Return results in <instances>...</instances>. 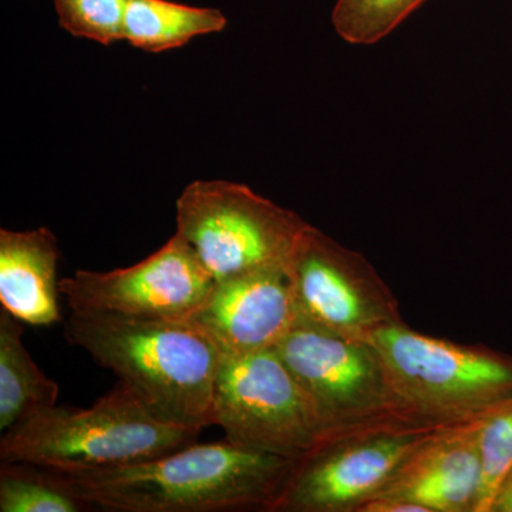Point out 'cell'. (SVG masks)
<instances>
[{"mask_svg":"<svg viewBox=\"0 0 512 512\" xmlns=\"http://www.w3.org/2000/svg\"><path fill=\"white\" fill-rule=\"evenodd\" d=\"M0 308V430L8 431L57 406L59 386L23 345L25 328Z\"/></svg>","mask_w":512,"mask_h":512,"instance_id":"obj_14","label":"cell"},{"mask_svg":"<svg viewBox=\"0 0 512 512\" xmlns=\"http://www.w3.org/2000/svg\"><path fill=\"white\" fill-rule=\"evenodd\" d=\"M286 269L302 322L357 340L404 322L392 289L365 256L313 225Z\"/></svg>","mask_w":512,"mask_h":512,"instance_id":"obj_9","label":"cell"},{"mask_svg":"<svg viewBox=\"0 0 512 512\" xmlns=\"http://www.w3.org/2000/svg\"><path fill=\"white\" fill-rule=\"evenodd\" d=\"M286 266L215 282L188 322L210 336L222 355L275 349L299 319Z\"/></svg>","mask_w":512,"mask_h":512,"instance_id":"obj_11","label":"cell"},{"mask_svg":"<svg viewBox=\"0 0 512 512\" xmlns=\"http://www.w3.org/2000/svg\"><path fill=\"white\" fill-rule=\"evenodd\" d=\"M427 0H338L332 12L336 33L350 45L369 46L389 36Z\"/></svg>","mask_w":512,"mask_h":512,"instance_id":"obj_17","label":"cell"},{"mask_svg":"<svg viewBox=\"0 0 512 512\" xmlns=\"http://www.w3.org/2000/svg\"><path fill=\"white\" fill-rule=\"evenodd\" d=\"M67 342L110 370L154 419L204 430L212 426L221 350L188 320L72 312Z\"/></svg>","mask_w":512,"mask_h":512,"instance_id":"obj_2","label":"cell"},{"mask_svg":"<svg viewBox=\"0 0 512 512\" xmlns=\"http://www.w3.org/2000/svg\"><path fill=\"white\" fill-rule=\"evenodd\" d=\"M293 460L224 439L180 448L144 463L52 468L94 510L109 512H269Z\"/></svg>","mask_w":512,"mask_h":512,"instance_id":"obj_1","label":"cell"},{"mask_svg":"<svg viewBox=\"0 0 512 512\" xmlns=\"http://www.w3.org/2000/svg\"><path fill=\"white\" fill-rule=\"evenodd\" d=\"M367 342L410 412L424 423H474L512 397L508 353L424 335L406 322L377 330Z\"/></svg>","mask_w":512,"mask_h":512,"instance_id":"obj_4","label":"cell"},{"mask_svg":"<svg viewBox=\"0 0 512 512\" xmlns=\"http://www.w3.org/2000/svg\"><path fill=\"white\" fill-rule=\"evenodd\" d=\"M481 491L478 512H488L498 484L512 466V397L478 424Z\"/></svg>","mask_w":512,"mask_h":512,"instance_id":"obj_18","label":"cell"},{"mask_svg":"<svg viewBox=\"0 0 512 512\" xmlns=\"http://www.w3.org/2000/svg\"><path fill=\"white\" fill-rule=\"evenodd\" d=\"M202 430L161 423L117 384L89 409L53 407L0 440V461L52 468L144 463L197 443Z\"/></svg>","mask_w":512,"mask_h":512,"instance_id":"obj_3","label":"cell"},{"mask_svg":"<svg viewBox=\"0 0 512 512\" xmlns=\"http://www.w3.org/2000/svg\"><path fill=\"white\" fill-rule=\"evenodd\" d=\"M488 512H512V466L494 491Z\"/></svg>","mask_w":512,"mask_h":512,"instance_id":"obj_20","label":"cell"},{"mask_svg":"<svg viewBox=\"0 0 512 512\" xmlns=\"http://www.w3.org/2000/svg\"><path fill=\"white\" fill-rule=\"evenodd\" d=\"M60 26L100 45L124 40L128 0H53Z\"/></svg>","mask_w":512,"mask_h":512,"instance_id":"obj_19","label":"cell"},{"mask_svg":"<svg viewBox=\"0 0 512 512\" xmlns=\"http://www.w3.org/2000/svg\"><path fill=\"white\" fill-rule=\"evenodd\" d=\"M212 426L237 446L291 460L319 441L305 397L275 349L221 355Z\"/></svg>","mask_w":512,"mask_h":512,"instance_id":"obj_8","label":"cell"},{"mask_svg":"<svg viewBox=\"0 0 512 512\" xmlns=\"http://www.w3.org/2000/svg\"><path fill=\"white\" fill-rule=\"evenodd\" d=\"M215 279L180 234L128 268L79 269L60 279L72 312L113 313L140 319L188 320L204 305Z\"/></svg>","mask_w":512,"mask_h":512,"instance_id":"obj_10","label":"cell"},{"mask_svg":"<svg viewBox=\"0 0 512 512\" xmlns=\"http://www.w3.org/2000/svg\"><path fill=\"white\" fill-rule=\"evenodd\" d=\"M478 424L480 420L436 431L403 461L377 497L410 501L424 512H478Z\"/></svg>","mask_w":512,"mask_h":512,"instance_id":"obj_12","label":"cell"},{"mask_svg":"<svg viewBox=\"0 0 512 512\" xmlns=\"http://www.w3.org/2000/svg\"><path fill=\"white\" fill-rule=\"evenodd\" d=\"M225 28L227 18L218 9L195 8L171 0H128L124 40L137 49L160 53Z\"/></svg>","mask_w":512,"mask_h":512,"instance_id":"obj_15","label":"cell"},{"mask_svg":"<svg viewBox=\"0 0 512 512\" xmlns=\"http://www.w3.org/2000/svg\"><path fill=\"white\" fill-rule=\"evenodd\" d=\"M311 227L244 184L195 181L177 200V234L195 249L215 279L286 266Z\"/></svg>","mask_w":512,"mask_h":512,"instance_id":"obj_6","label":"cell"},{"mask_svg":"<svg viewBox=\"0 0 512 512\" xmlns=\"http://www.w3.org/2000/svg\"><path fill=\"white\" fill-rule=\"evenodd\" d=\"M275 350L305 397L319 440L392 421H420L367 340L298 320Z\"/></svg>","mask_w":512,"mask_h":512,"instance_id":"obj_5","label":"cell"},{"mask_svg":"<svg viewBox=\"0 0 512 512\" xmlns=\"http://www.w3.org/2000/svg\"><path fill=\"white\" fill-rule=\"evenodd\" d=\"M450 426L403 420L325 437L293 460L269 512H359L410 454Z\"/></svg>","mask_w":512,"mask_h":512,"instance_id":"obj_7","label":"cell"},{"mask_svg":"<svg viewBox=\"0 0 512 512\" xmlns=\"http://www.w3.org/2000/svg\"><path fill=\"white\" fill-rule=\"evenodd\" d=\"M94 507L52 468L2 461L0 512H87Z\"/></svg>","mask_w":512,"mask_h":512,"instance_id":"obj_16","label":"cell"},{"mask_svg":"<svg viewBox=\"0 0 512 512\" xmlns=\"http://www.w3.org/2000/svg\"><path fill=\"white\" fill-rule=\"evenodd\" d=\"M59 244L47 228L0 229V305L30 326L60 320Z\"/></svg>","mask_w":512,"mask_h":512,"instance_id":"obj_13","label":"cell"}]
</instances>
